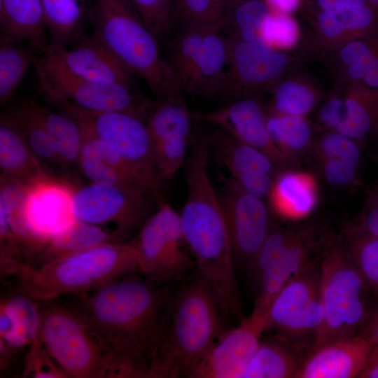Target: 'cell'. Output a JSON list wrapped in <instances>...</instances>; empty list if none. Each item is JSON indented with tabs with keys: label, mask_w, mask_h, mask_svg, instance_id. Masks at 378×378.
Wrapping results in <instances>:
<instances>
[{
	"label": "cell",
	"mask_w": 378,
	"mask_h": 378,
	"mask_svg": "<svg viewBox=\"0 0 378 378\" xmlns=\"http://www.w3.org/2000/svg\"><path fill=\"white\" fill-rule=\"evenodd\" d=\"M1 275L13 291L37 301L85 293L132 274L139 273L134 238L109 242L64 257L40 267L0 260Z\"/></svg>",
	"instance_id": "cell-3"
},
{
	"label": "cell",
	"mask_w": 378,
	"mask_h": 378,
	"mask_svg": "<svg viewBox=\"0 0 378 378\" xmlns=\"http://www.w3.org/2000/svg\"><path fill=\"white\" fill-rule=\"evenodd\" d=\"M218 194L230 239L237 275L251 274L255 257L273 227L263 199L245 191L231 176L220 174Z\"/></svg>",
	"instance_id": "cell-13"
},
{
	"label": "cell",
	"mask_w": 378,
	"mask_h": 378,
	"mask_svg": "<svg viewBox=\"0 0 378 378\" xmlns=\"http://www.w3.org/2000/svg\"><path fill=\"white\" fill-rule=\"evenodd\" d=\"M372 346L360 335L321 345L308 354L297 378L358 377Z\"/></svg>",
	"instance_id": "cell-23"
},
{
	"label": "cell",
	"mask_w": 378,
	"mask_h": 378,
	"mask_svg": "<svg viewBox=\"0 0 378 378\" xmlns=\"http://www.w3.org/2000/svg\"><path fill=\"white\" fill-rule=\"evenodd\" d=\"M34 65L39 92L50 104L69 102L91 111L127 113L147 122L156 103L155 99L140 92L137 88L80 80Z\"/></svg>",
	"instance_id": "cell-12"
},
{
	"label": "cell",
	"mask_w": 378,
	"mask_h": 378,
	"mask_svg": "<svg viewBox=\"0 0 378 378\" xmlns=\"http://www.w3.org/2000/svg\"><path fill=\"white\" fill-rule=\"evenodd\" d=\"M161 47L172 31L169 0H125Z\"/></svg>",
	"instance_id": "cell-43"
},
{
	"label": "cell",
	"mask_w": 378,
	"mask_h": 378,
	"mask_svg": "<svg viewBox=\"0 0 378 378\" xmlns=\"http://www.w3.org/2000/svg\"><path fill=\"white\" fill-rule=\"evenodd\" d=\"M358 335L365 337L372 344H378V304L370 312Z\"/></svg>",
	"instance_id": "cell-50"
},
{
	"label": "cell",
	"mask_w": 378,
	"mask_h": 378,
	"mask_svg": "<svg viewBox=\"0 0 378 378\" xmlns=\"http://www.w3.org/2000/svg\"><path fill=\"white\" fill-rule=\"evenodd\" d=\"M374 55L375 54L370 57L351 64L348 69L349 75L354 79L363 78L374 57Z\"/></svg>",
	"instance_id": "cell-53"
},
{
	"label": "cell",
	"mask_w": 378,
	"mask_h": 378,
	"mask_svg": "<svg viewBox=\"0 0 378 378\" xmlns=\"http://www.w3.org/2000/svg\"><path fill=\"white\" fill-rule=\"evenodd\" d=\"M77 167L92 183L153 192L130 174L120 157L107 146L83 147Z\"/></svg>",
	"instance_id": "cell-28"
},
{
	"label": "cell",
	"mask_w": 378,
	"mask_h": 378,
	"mask_svg": "<svg viewBox=\"0 0 378 378\" xmlns=\"http://www.w3.org/2000/svg\"><path fill=\"white\" fill-rule=\"evenodd\" d=\"M75 189L64 178L50 174L27 188L26 217L39 237L47 241L76 219L73 209Z\"/></svg>",
	"instance_id": "cell-21"
},
{
	"label": "cell",
	"mask_w": 378,
	"mask_h": 378,
	"mask_svg": "<svg viewBox=\"0 0 378 378\" xmlns=\"http://www.w3.org/2000/svg\"><path fill=\"white\" fill-rule=\"evenodd\" d=\"M335 234L317 223L296 225L278 256L250 285L255 295L252 311L267 314L278 293L310 265L318 260Z\"/></svg>",
	"instance_id": "cell-15"
},
{
	"label": "cell",
	"mask_w": 378,
	"mask_h": 378,
	"mask_svg": "<svg viewBox=\"0 0 378 378\" xmlns=\"http://www.w3.org/2000/svg\"><path fill=\"white\" fill-rule=\"evenodd\" d=\"M267 330V314L252 311L225 330L189 378H243Z\"/></svg>",
	"instance_id": "cell-18"
},
{
	"label": "cell",
	"mask_w": 378,
	"mask_h": 378,
	"mask_svg": "<svg viewBox=\"0 0 378 378\" xmlns=\"http://www.w3.org/2000/svg\"><path fill=\"white\" fill-rule=\"evenodd\" d=\"M345 113V104L338 98L328 101L323 106L320 118L325 126L336 130Z\"/></svg>",
	"instance_id": "cell-48"
},
{
	"label": "cell",
	"mask_w": 378,
	"mask_h": 378,
	"mask_svg": "<svg viewBox=\"0 0 378 378\" xmlns=\"http://www.w3.org/2000/svg\"><path fill=\"white\" fill-rule=\"evenodd\" d=\"M109 242L120 241L104 230L76 218L67 227L49 238L33 262L27 265L40 267Z\"/></svg>",
	"instance_id": "cell-31"
},
{
	"label": "cell",
	"mask_w": 378,
	"mask_h": 378,
	"mask_svg": "<svg viewBox=\"0 0 378 378\" xmlns=\"http://www.w3.org/2000/svg\"><path fill=\"white\" fill-rule=\"evenodd\" d=\"M92 35L161 102L183 94L161 45L125 0H92Z\"/></svg>",
	"instance_id": "cell-5"
},
{
	"label": "cell",
	"mask_w": 378,
	"mask_h": 378,
	"mask_svg": "<svg viewBox=\"0 0 378 378\" xmlns=\"http://www.w3.org/2000/svg\"><path fill=\"white\" fill-rule=\"evenodd\" d=\"M27 111L53 139L61 161L66 169L77 166L84 141V129L76 120L35 102H21Z\"/></svg>",
	"instance_id": "cell-30"
},
{
	"label": "cell",
	"mask_w": 378,
	"mask_h": 378,
	"mask_svg": "<svg viewBox=\"0 0 378 378\" xmlns=\"http://www.w3.org/2000/svg\"><path fill=\"white\" fill-rule=\"evenodd\" d=\"M358 225L367 233L378 238V186L369 195Z\"/></svg>",
	"instance_id": "cell-47"
},
{
	"label": "cell",
	"mask_w": 378,
	"mask_h": 378,
	"mask_svg": "<svg viewBox=\"0 0 378 378\" xmlns=\"http://www.w3.org/2000/svg\"><path fill=\"white\" fill-rule=\"evenodd\" d=\"M220 305L195 269L174 288L163 341L148 378H189L225 331Z\"/></svg>",
	"instance_id": "cell-4"
},
{
	"label": "cell",
	"mask_w": 378,
	"mask_h": 378,
	"mask_svg": "<svg viewBox=\"0 0 378 378\" xmlns=\"http://www.w3.org/2000/svg\"><path fill=\"white\" fill-rule=\"evenodd\" d=\"M161 202L160 195L154 192L91 183L75 189L73 209L76 218L125 242L135 237Z\"/></svg>",
	"instance_id": "cell-10"
},
{
	"label": "cell",
	"mask_w": 378,
	"mask_h": 378,
	"mask_svg": "<svg viewBox=\"0 0 378 378\" xmlns=\"http://www.w3.org/2000/svg\"><path fill=\"white\" fill-rule=\"evenodd\" d=\"M310 351L306 342L274 333L261 339L243 378H297Z\"/></svg>",
	"instance_id": "cell-25"
},
{
	"label": "cell",
	"mask_w": 378,
	"mask_h": 378,
	"mask_svg": "<svg viewBox=\"0 0 378 378\" xmlns=\"http://www.w3.org/2000/svg\"><path fill=\"white\" fill-rule=\"evenodd\" d=\"M374 19V12L366 6L339 11L323 10L318 17V26L325 36L334 37L344 29H365Z\"/></svg>",
	"instance_id": "cell-42"
},
{
	"label": "cell",
	"mask_w": 378,
	"mask_h": 378,
	"mask_svg": "<svg viewBox=\"0 0 378 378\" xmlns=\"http://www.w3.org/2000/svg\"><path fill=\"white\" fill-rule=\"evenodd\" d=\"M319 266L323 319L309 352L358 335L370 312L378 304L352 262L341 234L335 235L326 246Z\"/></svg>",
	"instance_id": "cell-6"
},
{
	"label": "cell",
	"mask_w": 378,
	"mask_h": 378,
	"mask_svg": "<svg viewBox=\"0 0 378 378\" xmlns=\"http://www.w3.org/2000/svg\"><path fill=\"white\" fill-rule=\"evenodd\" d=\"M310 150L316 162L337 160L359 167L362 157L358 141L336 131L323 136Z\"/></svg>",
	"instance_id": "cell-41"
},
{
	"label": "cell",
	"mask_w": 378,
	"mask_h": 378,
	"mask_svg": "<svg viewBox=\"0 0 378 378\" xmlns=\"http://www.w3.org/2000/svg\"><path fill=\"white\" fill-rule=\"evenodd\" d=\"M224 4L225 16L237 4V0H223Z\"/></svg>",
	"instance_id": "cell-56"
},
{
	"label": "cell",
	"mask_w": 378,
	"mask_h": 378,
	"mask_svg": "<svg viewBox=\"0 0 378 378\" xmlns=\"http://www.w3.org/2000/svg\"><path fill=\"white\" fill-rule=\"evenodd\" d=\"M272 209L285 218L307 216L316 203L314 179L301 172L283 169L276 174L268 197Z\"/></svg>",
	"instance_id": "cell-29"
},
{
	"label": "cell",
	"mask_w": 378,
	"mask_h": 378,
	"mask_svg": "<svg viewBox=\"0 0 378 378\" xmlns=\"http://www.w3.org/2000/svg\"><path fill=\"white\" fill-rule=\"evenodd\" d=\"M227 38L229 64L220 97L225 104L230 103L233 92L240 83L255 85L272 81L280 75L287 64L284 55L272 48Z\"/></svg>",
	"instance_id": "cell-22"
},
{
	"label": "cell",
	"mask_w": 378,
	"mask_h": 378,
	"mask_svg": "<svg viewBox=\"0 0 378 378\" xmlns=\"http://www.w3.org/2000/svg\"><path fill=\"white\" fill-rule=\"evenodd\" d=\"M139 273L158 284H179L196 269L179 213L162 202L134 237Z\"/></svg>",
	"instance_id": "cell-11"
},
{
	"label": "cell",
	"mask_w": 378,
	"mask_h": 378,
	"mask_svg": "<svg viewBox=\"0 0 378 378\" xmlns=\"http://www.w3.org/2000/svg\"><path fill=\"white\" fill-rule=\"evenodd\" d=\"M90 134L118 153L155 192L160 195L166 183L160 177L147 122L122 112H96L69 102L55 104Z\"/></svg>",
	"instance_id": "cell-9"
},
{
	"label": "cell",
	"mask_w": 378,
	"mask_h": 378,
	"mask_svg": "<svg viewBox=\"0 0 378 378\" xmlns=\"http://www.w3.org/2000/svg\"><path fill=\"white\" fill-rule=\"evenodd\" d=\"M229 40L222 27L174 29L162 50L183 94L218 99L229 64Z\"/></svg>",
	"instance_id": "cell-8"
},
{
	"label": "cell",
	"mask_w": 378,
	"mask_h": 378,
	"mask_svg": "<svg viewBox=\"0 0 378 378\" xmlns=\"http://www.w3.org/2000/svg\"><path fill=\"white\" fill-rule=\"evenodd\" d=\"M270 14L263 1L248 0L238 4L225 15L222 29L228 37L267 47L262 27Z\"/></svg>",
	"instance_id": "cell-36"
},
{
	"label": "cell",
	"mask_w": 378,
	"mask_h": 378,
	"mask_svg": "<svg viewBox=\"0 0 378 378\" xmlns=\"http://www.w3.org/2000/svg\"><path fill=\"white\" fill-rule=\"evenodd\" d=\"M37 64L80 80L136 88L134 75L92 35L83 36L73 47L48 45Z\"/></svg>",
	"instance_id": "cell-16"
},
{
	"label": "cell",
	"mask_w": 378,
	"mask_h": 378,
	"mask_svg": "<svg viewBox=\"0 0 378 378\" xmlns=\"http://www.w3.org/2000/svg\"><path fill=\"white\" fill-rule=\"evenodd\" d=\"M49 44L68 48L82 36L92 0H41Z\"/></svg>",
	"instance_id": "cell-32"
},
{
	"label": "cell",
	"mask_w": 378,
	"mask_h": 378,
	"mask_svg": "<svg viewBox=\"0 0 378 378\" xmlns=\"http://www.w3.org/2000/svg\"><path fill=\"white\" fill-rule=\"evenodd\" d=\"M1 41L28 42L42 52L48 45L41 0H0Z\"/></svg>",
	"instance_id": "cell-26"
},
{
	"label": "cell",
	"mask_w": 378,
	"mask_h": 378,
	"mask_svg": "<svg viewBox=\"0 0 378 378\" xmlns=\"http://www.w3.org/2000/svg\"><path fill=\"white\" fill-rule=\"evenodd\" d=\"M314 104V96L308 88L288 81L278 88L274 107L278 113L302 116L312 110Z\"/></svg>",
	"instance_id": "cell-44"
},
{
	"label": "cell",
	"mask_w": 378,
	"mask_h": 378,
	"mask_svg": "<svg viewBox=\"0 0 378 378\" xmlns=\"http://www.w3.org/2000/svg\"><path fill=\"white\" fill-rule=\"evenodd\" d=\"M1 175L28 188L49 174L4 113L0 117Z\"/></svg>",
	"instance_id": "cell-27"
},
{
	"label": "cell",
	"mask_w": 378,
	"mask_h": 378,
	"mask_svg": "<svg viewBox=\"0 0 378 378\" xmlns=\"http://www.w3.org/2000/svg\"><path fill=\"white\" fill-rule=\"evenodd\" d=\"M242 2H244V0H237V6L238 4L242 3Z\"/></svg>",
	"instance_id": "cell-58"
},
{
	"label": "cell",
	"mask_w": 378,
	"mask_h": 378,
	"mask_svg": "<svg viewBox=\"0 0 378 378\" xmlns=\"http://www.w3.org/2000/svg\"><path fill=\"white\" fill-rule=\"evenodd\" d=\"M4 114L21 135L48 174L57 176L56 172H59L66 169L61 161L52 136L27 111L21 102Z\"/></svg>",
	"instance_id": "cell-33"
},
{
	"label": "cell",
	"mask_w": 378,
	"mask_h": 378,
	"mask_svg": "<svg viewBox=\"0 0 378 378\" xmlns=\"http://www.w3.org/2000/svg\"><path fill=\"white\" fill-rule=\"evenodd\" d=\"M194 121L195 115L187 106L184 94L156 102L147 120L155 153L187 152Z\"/></svg>",
	"instance_id": "cell-24"
},
{
	"label": "cell",
	"mask_w": 378,
	"mask_h": 378,
	"mask_svg": "<svg viewBox=\"0 0 378 378\" xmlns=\"http://www.w3.org/2000/svg\"><path fill=\"white\" fill-rule=\"evenodd\" d=\"M1 300L10 310L15 328L8 337L0 338V341L15 351L29 348L39 335L41 317L38 302L17 291L1 297Z\"/></svg>",
	"instance_id": "cell-34"
},
{
	"label": "cell",
	"mask_w": 378,
	"mask_h": 378,
	"mask_svg": "<svg viewBox=\"0 0 378 378\" xmlns=\"http://www.w3.org/2000/svg\"><path fill=\"white\" fill-rule=\"evenodd\" d=\"M204 123L206 128L202 127L210 160L225 167L230 176L249 194L261 199L268 197L280 171L272 159L226 131Z\"/></svg>",
	"instance_id": "cell-17"
},
{
	"label": "cell",
	"mask_w": 378,
	"mask_h": 378,
	"mask_svg": "<svg viewBox=\"0 0 378 378\" xmlns=\"http://www.w3.org/2000/svg\"><path fill=\"white\" fill-rule=\"evenodd\" d=\"M187 198L179 218L196 270L216 295L225 318L239 321L240 292L229 232L218 195L207 176L187 182Z\"/></svg>",
	"instance_id": "cell-2"
},
{
	"label": "cell",
	"mask_w": 378,
	"mask_h": 378,
	"mask_svg": "<svg viewBox=\"0 0 378 378\" xmlns=\"http://www.w3.org/2000/svg\"><path fill=\"white\" fill-rule=\"evenodd\" d=\"M320 259L289 281L274 297L267 314L266 331L301 342L311 336L313 341L323 319Z\"/></svg>",
	"instance_id": "cell-14"
},
{
	"label": "cell",
	"mask_w": 378,
	"mask_h": 378,
	"mask_svg": "<svg viewBox=\"0 0 378 378\" xmlns=\"http://www.w3.org/2000/svg\"><path fill=\"white\" fill-rule=\"evenodd\" d=\"M378 186V185H377Z\"/></svg>",
	"instance_id": "cell-59"
},
{
	"label": "cell",
	"mask_w": 378,
	"mask_h": 378,
	"mask_svg": "<svg viewBox=\"0 0 378 378\" xmlns=\"http://www.w3.org/2000/svg\"><path fill=\"white\" fill-rule=\"evenodd\" d=\"M373 4L378 5V0H370Z\"/></svg>",
	"instance_id": "cell-57"
},
{
	"label": "cell",
	"mask_w": 378,
	"mask_h": 378,
	"mask_svg": "<svg viewBox=\"0 0 378 378\" xmlns=\"http://www.w3.org/2000/svg\"><path fill=\"white\" fill-rule=\"evenodd\" d=\"M27 188L0 176V259L32 263L46 241L31 228L25 214Z\"/></svg>",
	"instance_id": "cell-20"
},
{
	"label": "cell",
	"mask_w": 378,
	"mask_h": 378,
	"mask_svg": "<svg viewBox=\"0 0 378 378\" xmlns=\"http://www.w3.org/2000/svg\"><path fill=\"white\" fill-rule=\"evenodd\" d=\"M378 185V184H377Z\"/></svg>",
	"instance_id": "cell-60"
},
{
	"label": "cell",
	"mask_w": 378,
	"mask_h": 378,
	"mask_svg": "<svg viewBox=\"0 0 378 378\" xmlns=\"http://www.w3.org/2000/svg\"><path fill=\"white\" fill-rule=\"evenodd\" d=\"M358 378H378V344H373L365 366Z\"/></svg>",
	"instance_id": "cell-52"
},
{
	"label": "cell",
	"mask_w": 378,
	"mask_h": 378,
	"mask_svg": "<svg viewBox=\"0 0 378 378\" xmlns=\"http://www.w3.org/2000/svg\"><path fill=\"white\" fill-rule=\"evenodd\" d=\"M197 114L203 122L226 131L264 153L281 170L296 164L272 141L267 130V117L256 101L239 99L217 110Z\"/></svg>",
	"instance_id": "cell-19"
},
{
	"label": "cell",
	"mask_w": 378,
	"mask_h": 378,
	"mask_svg": "<svg viewBox=\"0 0 378 378\" xmlns=\"http://www.w3.org/2000/svg\"><path fill=\"white\" fill-rule=\"evenodd\" d=\"M0 42V103L2 104L13 95L36 59L27 49L20 46V43Z\"/></svg>",
	"instance_id": "cell-40"
},
{
	"label": "cell",
	"mask_w": 378,
	"mask_h": 378,
	"mask_svg": "<svg viewBox=\"0 0 378 378\" xmlns=\"http://www.w3.org/2000/svg\"><path fill=\"white\" fill-rule=\"evenodd\" d=\"M262 34L267 47L289 48L298 38V28L288 17L270 14L265 20Z\"/></svg>",
	"instance_id": "cell-46"
},
{
	"label": "cell",
	"mask_w": 378,
	"mask_h": 378,
	"mask_svg": "<svg viewBox=\"0 0 378 378\" xmlns=\"http://www.w3.org/2000/svg\"><path fill=\"white\" fill-rule=\"evenodd\" d=\"M272 5L281 10L289 13L293 11L298 6L299 0H267Z\"/></svg>",
	"instance_id": "cell-55"
},
{
	"label": "cell",
	"mask_w": 378,
	"mask_h": 378,
	"mask_svg": "<svg viewBox=\"0 0 378 378\" xmlns=\"http://www.w3.org/2000/svg\"><path fill=\"white\" fill-rule=\"evenodd\" d=\"M132 274L63 296L113 354L110 378H148L164 339L174 288Z\"/></svg>",
	"instance_id": "cell-1"
},
{
	"label": "cell",
	"mask_w": 378,
	"mask_h": 378,
	"mask_svg": "<svg viewBox=\"0 0 378 378\" xmlns=\"http://www.w3.org/2000/svg\"><path fill=\"white\" fill-rule=\"evenodd\" d=\"M38 339L68 377H109L113 354L88 321L62 300L38 301Z\"/></svg>",
	"instance_id": "cell-7"
},
{
	"label": "cell",
	"mask_w": 378,
	"mask_h": 378,
	"mask_svg": "<svg viewBox=\"0 0 378 378\" xmlns=\"http://www.w3.org/2000/svg\"><path fill=\"white\" fill-rule=\"evenodd\" d=\"M22 377L34 378L68 377L46 351L38 337L27 348L24 358Z\"/></svg>",
	"instance_id": "cell-45"
},
{
	"label": "cell",
	"mask_w": 378,
	"mask_h": 378,
	"mask_svg": "<svg viewBox=\"0 0 378 378\" xmlns=\"http://www.w3.org/2000/svg\"><path fill=\"white\" fill-rule=\"evenodd\" d=\"M374 53L363 41H354L347 44L341 51L340 56L347 64H353L373 56Z\"/></svg>",
	"instance_id": "cell-49"
},
{
	"label": "cell",
	"mask_w": 378,
	"mask_h": 378,
	"mask_svg": "<svg viewBox=\"0 0 378 378\" xmlns=\"http://www.w3.org/2000/svg\"><path fill=\"white\" fill-rule=\"evenodd\" d=\"M267 126L276 146L295 164L298 156L309 150L312 132L302 116L273 114L267 118Z\"/></svg>",
	"instance_id": "cell-37"
},
{
	"label": "cell",
	"mask_w": 378,
	"mask_h": 378,
	"mask_svg": "<svg viewBox=\"0 0 378 378\" xmlns=\"http://www.w3.org/2000/svg\"><path fill=\"white\" fill-rule=\"evenodd\" d=\"M341 234L356 268L378 299V238L358 224L345 225Z\"/></svg>",
	"instance_id": "cell-35"
},
{
	"label": "cell",
	"mask_w": 378,
	"mask_h": 378,
	"mask_svg": "<svg viewBox=\"0 0 378 378\" xmlns=\"http://www.w3.org/2000/svg\"><path fill=\"white\" fill-rule=\"evenodd\" d=\"M344 104V116L335 131L356 141L363 139L378 126V92H361Z\"/></svg>",
	"instance_id": "cell-38"
},
{
	"label": "cell",
	"mask_w": 378,
	"mask_h": 378,
	"mask_svg": "<svg viewBox=\"0 0 378 378\" xmlns=\"http://www.w3.org/2000/svg\"><path fill=\"white\" fill-rule=\"evenodd\" d=\"M172 31L194 27H222L223 0H169ZM172 32V31H171Z\"/></svg>",
	"instance_id": "cell-39"
},
{
	"label": "cell",
	"mask_w": 378,
	"mask_h": 378,
	"mask_svg": "<svg viewBox=\"0 0 378 378\" xmlns=\"http://www.w3.org/2000/svg\"><path fill=\"white\" fill-rule=\"evenodd\" d=\"M324 10L339 11L360 8L365 6L366 0H317Z\"/></svg>",
	"instance_id": "cell-51"
},
{
	"label": "cell",
	"mask_w": 378,
	"mask_h": 378,
	"mask_svg": "<svg viewBox=\"0 0 378 378\" xmlns=\"http://www.w3.org/2000/svg\"><path fill=\"white\" fill-rule=\"evenodd\" d=\"M363 79L368 86L374 89H378V55H374Z\"/></svg>",
	"instance_id": "cell-54"
}]
</instances>
